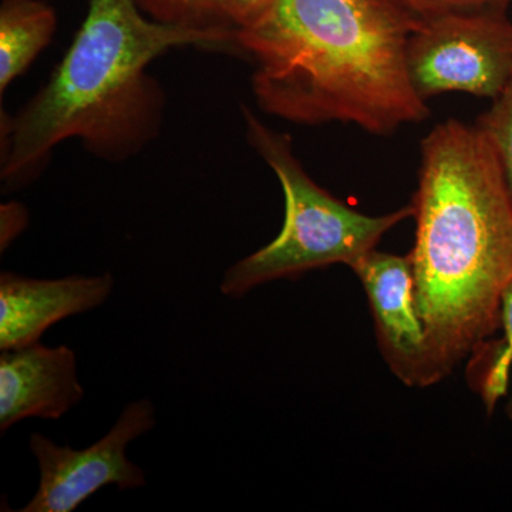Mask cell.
<instances>
[{
    "mask_svg": "<svg viewBox=\"0 0 512 512\" xmlns=\"http://www.w3.org/2000/svg\"><path fill=\"white\" fill-rule=\"evenodd\" d=\"M420 19L397 0H275L235 47L255 63L259 107L293 123L386 136L430 116L407 72Z\"/></svg>",
    "mask_w": 512,
    "mask_h": 512,
    "instance_id": "cell-1",
    "label": "cell"
},
{
    "mask_svg": "<svg viewBox=\"0 0 512 512\" xmlns=\"http://www.w3.org/2000/svg\"><path fill=\"white\" fill-rule=\"evenodd\" d=\"M414 298L440 380L501 328L512 282V198L490 140L450 119L421 141Z\"/></svg>",
    "mask_w": 512,
    "mask_h": 512,
    "instance_id": "cell-2",
    "label": "cell"
},
{
    "mask_svg": "<svg viewBox=\"0 0 512 512\" xmlns=\"http://www.w3.org/2000/svg\"><path fill=\"white\" fill-rule=\"evenodd\" d=\"M235 32L158 22L136 0H90L49 83L2 124L3 183H28L53 148L73 137L97 156H130L154 136L160 119L161 93L148 64L175 47L235 46Z\"/></svg>",
    "mask_w": 512,
    "mask_h": 512,
    "instance_id": "cell-3",
    "label": "cell"
},
{
    "mask_svg": "<svg viewBox=\"0 0 512 512\" xmlns=\"http://www.w3.org/2000/svg\"><path fill=\"white\" fill-rule=\"evenodd\" d=\"M249 144L272 168L285 195L284 227L274 241L232 265L221 282L222 295L239 299L258 286L298 278L343 264L376 249L380 239L413 217V205L380 217L357 212L319 187L292 151V140L244 110Z\"/></svg>",
    "mask_w": 512,
    "mask_h": 512,
    "instance_id": "cell-4",
    "label": "cell"
},
{
    "mask_svg": "<svg viewBox=\"0 0 512 512\" xmlns=\"http://www.w3.org/2000/svg\"><path fill=\"white\" fill-rule=\"evenodd\" d=\"M406 60L414 92L424 101L450 92L494 100L512 79L508 12L420 19Z\"/></svg>",
    "mask_w": 512,
    "mask_h": 512,
    "instance_id": "cell-5",
    "label": "cell"
},
{
    "mask_svg": "<svg viewBox=\"0 0 512 512\" xmlns=\"http://www.w3.org/2000/svg\"><path fill=\"white\" fill-rule=\"evenodd\" d=\"M156 423V407L143 399L127 404L109 433L82 450L57 446L43 434L33 433L29 447L40 481L32 500L20 511L70 512L109 485L121 491L144 487L146 473L128 460L126 450Z\"/></svg>",
    "mask_w": 512,
    "mask_h": 512,
    "instance_id": "cell-6",
    "label": "cell"
},
{
    "mask_svg": "<svg viewBox=\"0 0 512 512\" xmlns=\"http://www.w3.org/2000/svg\"><path fill=\"white\" fill-rule=\"evenodd\" d=\"M365 289L384 362L409 387L441 382L414 298L412 256L367 252L350 266Z\"/></svg>",
    "mask_w": 512,
    "mask_h": 512,
    "instance_id": "cell-7",
    "label": "cell"
},
{
    "mask_svg": "<svg viewBox=\"0 0 512 512\" xmlns=\"http://www.w3.org/2000/svg\"><path fill=\"white\" fill-rule=\"evenodd\" d=\"M113 275L35 279L0 275V349L39 343L60 320L99 308L110 298Z\"/></svg>",
    "mask_w": 512,
    "mask_h": 512,
    "instance_id": "cell-8",
    "label": "cell"
},
{
    "mask_svg": "<svg viewBox=\"0 0 512 512\" xmlns=\"http://www.w3.org/2000/svg\"><path fill=\"white\" fill-rule=\"evenodd\" d=\"M84 389L77 377L74 350L40 343L2 350L0 355V431L19 421L59 420L77 403Z\"/></svg>",
    "mask_w": 512,
    "mask_h": 512,
    "instance_id": "cell-9",
    "label": "cell"
},
{
    "mask_svg": "<svg viewBox=\"0 0 512 512\" xmlns=\"http://www.w3.org/2000/svg\"><path fill=\"white\" fill-rule=\"evenodd\" d=\"M56 30V13L42 0H2L0 5V92L26 72Z\"/></svg>",
    "mask_w": 512,
    "mask_h": 512,
    "instance_id": "cell-10",
    "label": "cell"
},
{
    "mask_svg": "<svg viewBox=\"0 0 512 512\" xmlns=\"http://www.w3.org/2000/svg\"><path fill=\"white\" fill-rule=\"evenodd\" d=\"M467 379L474 393L483 400L488 414L508 392L512 350L507 339H485L471 350Z\"/></svg>",
    "mask_w": 512,
    "mask_h": 512,
    "instance_id": "cell-11",
    "label": "cell"
},
{
    "mask_svg": "<svg viewBox=\"0 0 512 512\" xmlns=\"http://www.w3.org/2000/svg\"><path fill=\"white\" fill-rule=\"evenodd\" d=\"M140 9L158 22L190 28L231 26L222 15L221 0H136Z\"/></svg>",
    "mask_w": 512,
    "mask_h": 512,
    "instance_id": "cell-12",
    "label": "cell"
},
{
    "mask_svg": "<svg viewBox=\"0 0 512 512\" xmlns=\"http://www.w3.org/2000/svg\"><path fill=\"white\" fill-rule=\"evenodd\" d=\"M477 126L490 140L512 198V79L493 106L478 119Z\"/></svg>",
    "mask_w": 512,
    "mask_h": 512,
    "instance_id": "cell-13",
    "label": "cell"
},
{
    "mask_svg": "<svg viewBox=\"0 0 512 512\" xmlns=\"http://www.w3.org/2000/svg\"><path fill=\"white\" fill-rule=\"evenodd\" d=\"M421 20L468 13L508 12L512 0H397Z\"/></svg>",
    "mask_w": 512,
    "mask_h": 512,
    "instance_id": "cell-14",
    "label": "cell"
},
{
    "mask_svg": "<svg viewBox=\"0 0 512 512\" xmlns=\"http://www.w3.org/2000/svg\"><path fill=\"white\" fill-rule=\"evenodd\" d=\"M275 0H221L225 22L235 30L255 25Z\"/></svg>",
    "mask_w": 512,
    "mask_h": 512,
    "instance_id": "cell-15",
    "label": "cell"
},
{
    "mask_svg": "<svg viewBox=\"0 0 512 512\" xmlns=\"http://www.w3.org/2000/svg\"><path fill=\"white\" fill-rule=\"evenodd\" d=\"M501 329L504 330V338L507 339L512 350V282L505 289L503 303H501ZM505 412H507L508 419L512 420V397Z\"/></svg>",
    "mask_w": 512,
    "mask_h": 512,
    "instance_id": "cell-16",
    "label": "cell"
}]
</instances>
